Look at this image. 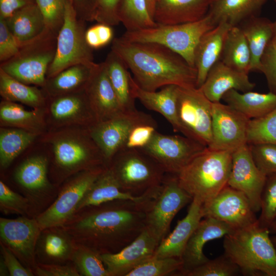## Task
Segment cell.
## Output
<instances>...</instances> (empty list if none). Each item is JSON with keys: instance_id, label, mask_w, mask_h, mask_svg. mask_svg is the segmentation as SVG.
Instances as JSON below:
<instances>
[{"instance_id": "obj_16", "label": "cell", "mask_w": 276, "mask_h": 276, "mask_svg": "<svg viewBox=\"0 0 276 276\" xmlns=\"http://www.w3.org/2000/svg\"><path fill=\"white\" fill-rule=\"evenodd\" d=\"M203 218L210 217L237 229L258 221L249 199L242 192L228 185L211 201L202 204Z\"/></svg>"}, {"instance_id": "obj_30", "label": "cell", "mask_w": 276, "mask_h": 276, "mask_svg": "<svg viewBox=\"0 0 276 276\" xmlns=\"http://www.w3.org/2000/svg\"><path fill=\"white\" fill-rule=\"evenodd\" d=\"M247 40L251 54L250 72H260L261 60L273 37V22L269 19L255 16L238 26Z\"/></svg>"}, {"instance_id": "obj_4", "label": "cell", "mask_w": 276, "mask_h": 276, "mask_svg": "<svg viewBox=\"0 0 276 276\" xmlns=\"http://www.w3.org/2000/svg\"><path fill=\"white\" fill-rule=\"evenodd\" d=\"M232 153L206 147L177 175L180 186L202 204L209 202L227 185Z\"/></svg>"}, {"instance_id": "obj_10", "label": "cell", "mask_w": 276, "mask_h": 276, "mask_svg": "<svg viewBox=\"0 0 276 276\" xmlns=\"http://www.w3.org/2000/svg\"><path fill=\"white\" fill-rule=\"evenodd\" d=\"M212 102L200 88L177 86L180 132L207 147L212 141Z\"/></svg>"}, {"instance_id": "obj_37", "label": "cell", "mask_w": 276, "mask_h": 276, "mask_svg": "<svg viewBox=\"0 0 276 276\" xmlns=\"http://www.w3.org/2000/svg\"><path fill=\"white\" fill-rule=\"evenodd\" d=\"M220 60L227 66L248 74L250 72L251 54L242 31L238 26L229 30L224 43Z\"/></svg>"}, {"instance_id": "obj_49", "label": "cell", "mask_w": 276, "mask_h": 276, "mask_svg": "<svg viewBox=\"0 0 276 276\" xmlns=\"http://www.w3.org/2000/svg\"><path fill=\"white\" fill-rule=\"evenodd\" d=\"M29 200L0 181V208L6 214H24L28 208Z\"/></svg>"}, {"instance_id": "obj_51", "label": "cell", "mask_w": 276, "mask_h": 276, "mask_svg": "<svg viewBox=\"0 0 276 276\" xmlns=\"http://www.w3.org/2000/svg\"><path fill=\"white\" fill-rule=\"evenodd\" d=\"M156 128V122L142 123L135 126L130 132L124 148H143L150 142L157 131Z\"/></svg>"}, {"instance_id": "obj_8", "label": "cell", "mask_w": 276, "mask_h": 276, "mask_svg": "<svg viewBox=\"0 0 276 276\" xmlns=\"http://www.w3.org/2000/svg\"><path fill=\"white\" fill-rule=\"evenodd\" d=\"M57 35L45 30L23 45L13 57L1 63L0 68L24 83L43 87L55 55Z\"/></svg>"}, {"instance_id": "obj_22", "label": "cell", "mask_w": 276, "mask_h": 276, "mask_svg": "<svg viewBox=\"0 0 276 276\" xmlns=\"http://www.w3.org/2000/svg\"><path fill=\"white\" fill-rule=\"evenodd\" d=\"M84 90L97 122L108 120L124 111L104 62L97 63Z\"/></svg>"}, {"instance_id": "obj_40", "label": "cell", "mask_w": 276, "mask_h": 276, "mask_svg": "<svg viewBox=\"0 0 276 276\" xmlns=\"http://www.w3.org/2000/svg\"><path fill=\"white\" fill-rule=\"evenodd\" d=\"M119 16L126 31H135L155 27L147 0H121Z\"/></svg>"}, {"instance_id": "obj_61", "label": "cell", "mask_w": 276, "mask_h": 276, "mask_svg": "<svg viewBox=\"0 0 276 276\" xmlns=\"http://www.w3.org/2000/svg\"><path fill=\"white\" fill-rule=\"evenodd\" d=\"M270 234L276 235V219L269 227Z\"/></svg>"}, {"instance_id": "obj_56", "label": "cell", "mask_w": 276, "mask_h": 276, "mask_svg": "<svg viewBox=\"0 0 276 276\" xmlns=\"http://www.w3.org/2000/svg\"><path fill=\"white\" fill-rule=\"evenodd\" d=\"M35 273L39 276H79L76 267L55 264H39L35 268Z\"/></svg>"}, {"instance_id": "obj_11", "label": "cell", "mask_w": 276, "mask_h": 276, "mask_svg": "<svg viewBox=\"0 0 276 276\" xmlns=\"http://www.w3.org/2000/svg\"><path fill=\"white\" fill-rule=\"evenodd\" d=\"M193 198L179 185L177 175L166 176L146 210L145 227L160 242L177 213Z\"/></svg>"}, {"instance_id": "obj_34", "label": "cell", "mask_w": 276, "mask_h": 276, "mask_svg": "<svg viewBox=\"0 0 276 276\" xmlns=\"http://www.w3.org/2000/svg\"><path fill=\"white\" fill-rule=\"evenodd\" d=\"M28 85L0 68V94L3 100L19 103L33 109L46 108L49 97L42 87Z\"/></svg>"}, {"instance_id": "obj_54", "label": "cell", "mask_w": 276, "mask_h": 276, "mask_svg": "<svg viewBox=\"0 0 276 276\" xmlns=\"http://www.w3.org/2000/svg\"><path fill=\"white\" fill-rule=\"evenodd\" d=\"M260 72L265 76L270 91L276 94V43L272 39L261 60Z\"/></svg>"}, {"instance_id": "obj_60", "label": "cell", "mask_w": 276, "mask_h": 276, "mask_svg": "<svg viewBox=\"0 0 276 276\" xmlns=\"http://www.w3.org/2000/svg\"><path fill=\"white\" fill-rule=\"evenodd\" d=\"M9 274L8 270L4 262L2 261H1V266H0V275H7Z\"/></svg>"}, {"instance_id": "obj_27", "label": "cell", "mask_w": 276, "mask_h": 276, "mask_svg": "<svg viewBox=\"0 0 276 276\" xmlns=\"http://www.w3.org/2000/svg\"><path fill=\"white\" fill-rule=\"evenodd\" d=\"M159 187L140 196H135L123 192L111 171L107 166L85 194L77 211L85 208L99 205L115 200H131L144 202L153 197Z\"/></svg>"}, {"instance_id": "obj_57", "label": "cell", "mask_w": 276, "mask_h": 276, "mask_svg": "<svg viewBox=\"0 0 276 276\" xmlns=\"http://www.w3.org/2000/svg\"><path fill=\"white\" fill-rule=\"evenodd\" d=\"M78 17L85 21H94L96 0H68Z\"/></svg>"}, {"instance_id": "obj_9", "label": "cell", "mask_w": 276, "mask_h": 276, "mask_svg": "<svg viewBox=\"0 0 276 276\" xmlns=\"http://www.w3.org/2000/svg\"><path fill=\"white\" fill-rule=\"evenodd\" d=\"M85 21L79 19L70 2L67 1L63 24L57 36L54 60L50 65L47 79L74 65H94L93 49L85 37Z\"/></svg>"}, {"instance_id": "obj_32", "label": "cell", "mask_w": 276, "mask_h": 276, "mask_svg": "<svg viewBox=\"0 0 276 276\" xmlns=\"http://www.w3.org/2000/svg\"><path fill=\"white\" fill-rule=\"evenodd\" d=\"M227 105L249 119L262 117L276 107V94L231 89L223 96Z\"/></svg>"}, {"instance_id": "obj_63", "label": "cell", "mask_w": 276, "mask_h": 276, "mask_svg": "<svg viewBox=\"0 0 276 276\" xmlns=\"http://www.w3.org/2000/svg\"><path fill=\"white\" fill-rule=\"evenodd\" d=\"M271 237V239L273 244V245L276 249V235H272Z\"/></svg>"}, {"instance_id": "obj_33", "label": "cell", "mask_w": 276, "mask_h": 276, "mask_svg": "<svg viewBox=\"0 0 276 276\" xmlns=\"http://www.w3.org/2000/svg\"><path fill=\"white\" fill-rule=\"evenodd\" d=\"M97 64H78L70 66L47 79L42 88L49 97L83 90Z\"/></svg>"}, {"instance_id": "obj_2", "label": "cell", "mask_w": 276, "mask_h": 276, "mask_svg": "<svg viewBox=\"0 0 276 276\" xmlns=\"http://www.w3.org/2000/svg\"><path fill=\"white\" fill-rule=\"evenodd\" d=\"M111 50L123 61L142 89L156 91L168 85L196 87L197 71L180 55L155 43L114 38Z\"/></svg>"}, {"instance_id": "obj_29", "label": "cell", "mask_w": 276, "mask_h": 276, "mask_svg": "<svg viewBox=\"0 0 276 276\" xmlns=\"http://www.w3.org/2000/svg\"><path fill=\"white\" fill-rule=\"evenodd\" d=\"M1 127L24 129L38 135L47 127L45 108L28 110L21 104L3 100L0 104Z\"/></svg>"}, {"instance_id": "obj_25", "label": "cell", "mask_w": 276, "mask_h": 276, "mask_svg": "<svg viewBox=\"0 0 276 276\" xmlns=\"http://www.w3.org/2000/svg\"><path fill=\"white\" fill-rule=\"evenodd\" d=\"M202 205V203L197 199H192L187 214L177 222L172 232L160 242L153 258L181 259L190 238L203 218Z\"/></svg>"}, {"instance_id": "obj_7", "label": "cell", "mask_w": 276, "mask_h": 276, "mask_svg": "<svg viewBox=\"0 0 276 276\" xmlns=\"http://www.w3.org/2000/svg\"><path fill=\"white\" fill-rule=\"evenodd\" d=\"M216 25L208 13L192 22L159 25L135 31H126L121 37L133 42H151L163 45L180 55L195 67L194 52L202 35Z\"/></svg>"}, {"instance_id": "obj_15", "label": "cell", "mask_w": 276, "mask_h": 276, "mask_svg": "<svg viewBox=\"0 0 276 276\" xmlns=\"http://www.w3.org/2000/svg\"><path fill=\"white\" fill-rule=\"evenodd\" d=\"M250 120L227 104L212 102V141L208 147L233 152L247 144Z\"/></svg>"}, {"instance_id": "obj_59", "label": "cell", "mask_w": 276, "mask_h": 276, "mask_svg": "<svg viewBox=\"0 0 276 276\" xmlns=\"http://www.w3.org/2000/svg\"><path fill=\"white\" fill-rule=\"evenodd\" d=\"M147 2L149 13L153 18L155 0H147Z\"/></svg>"}, {"instance_id": "obj_44", "label": "cell", "mask_w": 276, "mask_h": 276, "mask_svg": "<svg viewBox=\"0 0 276 276\" xmlns=\"http://www.w3.org/2000/svg\"><path fill=\"white\" fill-rule=\"evenodd\" d=\"M180 258H153L130 272L127 276H165L176 274L182 269Z\"/></svg>"}, {"instance_id": "obj_14", "label": "cell", "mask_w": 276, "mask_h": 276, "mask_svg": "<svg viewBox=\"0 0 276 276\" xmlns=\"http://www.w3.org/2000/svg\"><path fill=\"white\" fill-rule=\"evenodd\" d=\"M206 147L185 135L165 134L156 131L148 144L140 150L154 159L167 174L177 175Z\"/></svg>"}, {"instance_id": "obj_12", "label": "cell", "mask_w": 276, "mask_h": 276, "mask_svg": "<svg viewBox=\"0 0 276 276\" xmlns=\"http://www.w3.org/2000/svg\"><path fill=\"white\" fill-rule=\"evenodd\" d=\"M107 166L81 171L65 184L54 202L36 219L41 229L65 224L85 194Z\"/></svg>"}, {"instance_id": "obj_43", "label": "cell", "mask_w": 276, "mask_h": 276, "mask_svg": "<svg viewBox=\"0 0 276 276\" xmlns=\"http://www.w3.org/2000/svg\"><path fill=\"white\" fill-rule=\"evenodd\" d=\"M261 143L276 145V107L264 116L249 122L247 144Z\"/></svg>"}, {"instance_id": "obj_53", "label": "cell", "mask_w": 276, "mask_h": 276, "mask_svg": "<svg viewBox=\"0 0 276 276\" xmlns=\"http://www.w3.org/2000/svg\"><path fill=\"white\" fill-rule=\"evenodd\" d=\"M112 26L102 23H97L85 31V37L87 44L92 49L102 48L113 40Z\"/></svg>"}, {"instance_id": "obj_24", "label": "cell", "mask_w": 276, "mask_h": 276, "mask_svg": "<svg viewBox=\"0 0 276 276\" xmlns=\"http://www.w3.org/2000/svg\"><path fill=\"white\" fill-rule=\"evenodd\" d=\"M215 0H155L153 19L157 25L194 22L203 18Z\"/></svg>"}, {"instance_id": "obj_52", "label": "cell", "mask_w": 276, "mask_h": 276, "mask_svg": "<svg viewBox=\"0 0 276 276\" xmlns=\"http://www.w3.org/2000/svg\"><path fill=\"white\" fill-rule=\"evenodd\" d=\"M22 45L9 30L5 19L0 17V62L15 56Z\"/></svg>"}, {"instance_id": "obj_21", "label": "cell", "mask_w": 276, "mask_h": 276, "mask_svg": "<svg viewBox=\"0 0 276 276\" xmlns=\"http://www.w3.org/2000/svg\"><path fill=\"white\" fill-rule=\"evenodd\" d=\"M231 226L212 217L201 220L190 238L181 257L182 269L177 275L184 276L189 271L209 260L203 249L208 242L218 239L233 232Z\"/></svg>"}, {"instance_id": "obj_48", "label": "cell", "mask_w": 276, "mask_h": 276, "mask_svg": "<svg viewBox=\"0 0 276 276\" xmlns=\"http://www.w3.org/2000/svg\"><path fill=\"white\" fill-rule=\"evenodd\" d=\"M249 145L258 168L267 177L276 174V145L261 143Z\"/></svg>"}, {"instance_id": "obj_41", "label": "cell", "mask_w": 276, "mask_h": 276, "mask_svg": "<svg viewBox=\"0 0 276 276\" xmlns=\"http://www.w3.org/2000/svg\"><path fill=\"white\" fill-rule=\"evenodd\" d=\"M46 231L42 240L41 249L44 255L55 261H63L73 256L75 247L66 232L61 229Z\"/></svg>"}, {"instance_id": "obj_1", "label": "cell", "mask_w": 276, "mask_h": 276, "mask_svg": "<svg viewBox=\"0 0 276 276\" xmlns=\"http://www.w3.org/2000/svg\"><path fill=\"white\" fill-rule=\"evenodd\" d=\"M152 198L141 202L115 200L86 207L69 231L81 244L101 254L117 253L145 228L146 210Z\"/></svg>"}, {"instance_id": "obj_42", "label": "cell", "mask_w": 276, "mask_h": 276, "mask_svg": "<svg viewBox=\"0 0 276 276\" xmlns=\"http://www.w3.org/2000/svg\"><path fill=\"white\" fill-rule=\"evenodd\" d=\"M72 257L80 275L109 276L101 254L96 249L81 244L80 246L75 248Z\"/></svg>"}, {"instance_id": "obj_17", "label": "cell", "mask_w": 276, "mask_h": 276, "mask_svg": "<svg viewBox=\"0 0 276 276\" xmlns=\"http://www.w3.org/2000/svg\"><path fill=\"white\" fill-rule=\"evenodd\" d=\"M45 119L52 130L71 126L88 127L97 122L85 90L49 97Z\"/></svg>"}, {"instance_id": "obj_38", "label": "cell", "mask_w": 276, "mask_h": 276, "mask_svg": "<svg viewBox=\"0 0 276 276\" xmlns=\"http://www.w3.org/2000/svg\"><path fill=\"white\" fill-rule=\"evenodd\" d=\"M38 136L32 132L16 128H0V165L7 168Z\"/></svg>"}, {"instance_id": "obj_46", "label": "cell", "mask_w": 276, "mask_h": 276, "mask_svg": "<svg viewBox=\"0 0 276 276\" xmlns=\"http://www.w3.org/2000/svg\"><path fill=\"white\" fill-rule=\"evenodd\" d=\"M259 224L268 228L276 219V174L267 176L261 197Z\"/></svg>"}, {"instance_id": "obj_5", "label": "cell", "mask_w": 276, "mask_h": 276, "mask_svg": "<svg viewBox=\"0 0 276 276\" xmlns=\"http://www.w3.org/2000/svg\"><path fill=\"white\" fill-rule=\"evenodd\" d=\"M52 146L56 164L67 171L107 166L88 127L71 126L51 130L44 136Z\"/></svg>"}, {"instance_id": "obj_58", "label": "cell", "mask_w": 276, "mask_h": 276, "mask_svg": "<svg viewBox=\"0 0 276 276\" xmlns=\"http://www.w3.org/2000/svg\"><path fill=\"white\" fill-rule=\"evenodd\" d=\"M35 3V0H0V17L7 19L17 10Z\"/></svg>"}, {"instance_id": "obj_50", "label": "cell", "mask_w": 276, "mask_h": 276, "mask_svg": "<svg viewBox=\"0 0 276 276\" xmlns=\"http://www.w3.org/2000/svg\"><path fill=\"white\" fill-rule=\"evenodd\" d=\"M120 1L96 0L94 21L112 27L119 25Z\"/></svg>"}, {"instance_id": "obj_45", "label": "cell", "mask_w": 276, "mask_h": 276, "mask_svg": "<svg viewBox=\"0 0 276 276\" xmlns=\"http://www.w3.org/2000/svg\"><path fill=\"white\" fill-rule=\"evenodd\" d=\"M240 273L239 267L224 254L187 272L184 276H235Z\"/></svg>"}, {"instance_id": "obj_19", "label": "cell", "mask_w": 276, "mask_h": 276, "mask_svg": "<svg viewBox=\"0 0 276 276\" xmlns=\"http://www.w3.org/2000/svg\"><path fill=\"white\" fill-rule=\"evenodd\" d=\"M159 244L145 227L133 242L120 251L101 254L109 276H127L151 259Z\"/></svg>"}, {"instance_id": "obj_13", "label": "cell", "mask_w": 276, "mask_h": 276, "mask_svg": "<svg viewBox=\"0 0 276 276\" xmlns=\"http://www.w3.org/2000/svg\"><path fill=\"white\" fill-rule=\"evenodd\" d=\"M155 122L150 115L135 109L123 111L108 120L96 122L88 127V130L107 166L116 154L124 148L133 127L142 123Z\"/></svg>"}, {"instance_id": "obj_55", "label": "cell", "mask_w": 276, "mask_h": 276, "mask_svg": "<svg viewBox=\"0 0 276 276\" xmlns=\"http://www.w3.org/2000/svg\"><path fill=\"white\" fill-rule=\"evenodd\" d=\"M3 261L11 276H32V271L19 262L14 254L3 243L1 244Z\"/></svg>"}, {"instance_id": "obj_28", "label": "cell", "mask_w": 276, "mask_h": 276, "mask_svg": "<svg viewBox=\"0 0 276 276\" xmlns=\"http://www.w3.org/2000/svg\"><path fill=\"white\" fill-rule=\"evenodd\" d=\"M130 84L132 95L135 99H137L149 110L163 115L175 132H180L176 110L178 86L168 85L159 91H148L141 88L131 75Z\"/></svg>"}, {"instance_id": "obj_6", "label": "cell", "mask_w": 276, "mask_h": 276, "mask_svg": "<svg viewBox=\"0 0 276 276\" xmlns=\"http://www.w3.org/2000/svg\"><path fill=\"white\" fill-rule=\"evenodd\" d=\"M107 167L121 190L135 196L144 195L159 187L167 174L154 159L136 149L121 150Z\"/></svg>"}, {"instance_id": "obj_35", "label": "cell", "mask_w": 276, "mask_h": 276, "mask_svg": "<svg viewBox=\"0 0 276 276\" xmlns=\"http://www.w3.org/2000/svg\"><path fill=\"white\" fill-rule=\"evenodd\" d=\"M5 19L22 46L38 37L45 30L43 16L36 3L17 10Z\"/></svg>"}, {"instance_id": "obj_62", "label": "cell", "mask_w": 276, "mask_h": 276, "mask_svg": "<svg viewBox=\"0 0 276 276\" xmlns=\"http://www.w3.org/2000/svg\"><path fill=\"white\" fill-rule=\"evenodd\" d=\"M273 40L276 43V19L273 22Z\"/></svg>"}, {"instance_id": "obj_39", "label": "cell", "mask_w": 276, "mask_h": 276, "mask_svg": "<svg viewBox=\"0 0 276 276\" xmlns=\"http://www.w3.org/2000/svg\"><path fill=\"white\" fill-rule=\"evenodd\" d=\"M48 159L42 155L31 157L25 160L15 174L16 181L30 191H40L47 188Z\"/></svg>"}, {"instance_id": "obj_26", "label": "cell", "mask_w": 276, "mask_h": 276, "mask_svg": "<svg viewBox=\"0 0 276 276\" xmlns=\"http://www.w3.org/2000/svg\"><path fill=\"white\" fill-rule=\"evenodd\" d=\"M232 27L225 22H221L204 34L200 39L194 52L196 87L202 86L210 70L220 60L224 41Z\"/></svg>"}, {"instance_id": "obj_3", "label": "cell", "mask_w": 276, "mask_h": 276, "mask_svg": "<svg viewBox=\"0 0 276 276\" xmlns=\"http://www.w3.org/2000/svg\"><path fill=\"white\" fill-rule=\"evenodd\" d=\"M268 228L258 220L224 237V255L246 276H276V249Z\"/></svg>"}, {"instance_id": "obj_20", "label": "cell", "mask_w": 276, "mask_h": 276, "mask_svg": "<svg viewBox=\"0 0 276 276\" xmlns=\"http://www.w3.org/2000/svg\"><path fill=\"white\" fill-rule=\"evenodd\" d=\"M41 231L36 219L24 217L0 219V235L3 242L27 262L31 263L33 260L35 246Z\"/></svg>"}, {"instance_id": "obj_31", "label": "cell", "mask_w": 276, "mask_h": 276, "mask_svg": "<svg viewBox=\"0 0 276 276\" xmlns=\"http://www.w3.org/2000/svg\"><path fill=\"white\" fill-rule=\"evenodd\" d=\"M267 0H215L208 14L217 26L225 22L238 26L259 14Z\"/></svg>"}, {"instance_id": "obj_23", "label": "cell", "mask_w": 276, "mask_h": 276, "mask_svg": "<svg viewBox=\"0 0 276 276\" xmlns=\"http://www.w3.org/2000/svg\"><path fill=\"white\" fill-rule=\"evenodd\" d=\"M248 75L220 60L210 70L200 88L210 101L219 102L224 94L231 89L241 92L252 91L256 84L250 81Z\"/></svg>"}, {"instance_id": "obj_18", "label": "cell", "mask_w": 276, "mask_h": 276, "mask_svg": "<svg viewBox=\"0 0 276 276\" xmlns=\"http://www.w3.org/2000/svg\"><path fill=\"white\" fill-rule=\"evenodd\" d=\"M267 178L256 165L249 145L233 152L227 185L244 193L255 213L260 211L261 194Z\"/></svg>"}, {"instance_id": "obj_64", "label": "cell", "mask_w": 276, "mask_h": 276, "mask_svg": "<svg viewBox=\"0 0 276 276\" xmlns=\"http://www.w3.org/2000/svg\"><path fill=\"white\" fill-rule=\"evenodd\" d=\"M273 1H274L275 2V3H276V0H273Z\"/></svg>"}, {"instance_id": "obj_36", "label": "cell", "mask_w": 276, "mask_h": 276, "mask_svg": "<svg viewBox=\"0 0 276 276\" xmlns=\"http://www.w3.org/2000/svg\"><path fill=\"white\" fill-rule=\"evenodd\" d=\"M110 83L124 111L136 109L130 88L131 74L121 58L111 50L104 61Z\"/></svg>"}, {"instance_id": "obj_47", "label": "cell", "mask_w": 276, "mask_h": 276, "mask_svg": "<svg viewBox=\"0 0 276 276\" xmlns=\"http://www.w3.org/2000/svg\"><path fill=\"white\" fill-rule=\"evenodd\" d=\"M44 19L45 30L58 34L64 20L68 0H35Z\"/></svg>"}]
</instances>
